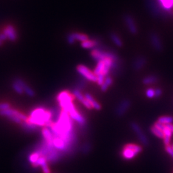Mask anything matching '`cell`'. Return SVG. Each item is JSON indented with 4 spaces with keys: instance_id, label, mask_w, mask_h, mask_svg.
<instances>
[{
    "instance_id": "6da1fadb",
    "label": "cell",
    "mask_w": 173,
    "mask_h": 173,
    "mask_svg": "<svg viewBox=\"0 0 173 173\" xmlns=\"http://www.w3.org/2000/svg\"><path fill=\"white\" fill-rule=\"evenodd\" d=\"M52 115L50 110H46L44 108H37L31 112L28 121L38 126H45L46 123L51 121Z\"/></svg>"
},
{
    "instance_id": "7a4b0ae2",
    "label": "cell",
    "mask_w": 173,
    "mask_h": 173,
    "mask_svg": "<svg viewBox=\"0 0 173 173\" xmlns=\"http://www.w3.org/2000/svg\"><path fill=\"white\" fill-rule=\"evenodd\" d=\"M74 98L72 94L67 90H63L59 92L57 96V100L59 103L60 106L61 107L63 111L67 112L68 114L76 110L72 103Z\"/></svg>"
},
{
    "instance_id": "3957f363",
    "label": "cell",
    "mask_w": 173,
    "mask_h": 173,
    "mask_svg": "<svg viewBox=\"0 0 173 173\" xmlns=\"http://www.w3.org/2000/svg\"><path fill=\"white\" fill-rule=\"evenodd\" d=\"M143 151L142 147L137 144H128L123 149L122 157L126 160H132Z\"/></svg>"
},
{
    "instance_id": "277c9868",
    "label": "cell",
    "mask_w": 173,
    "mask_h": 173,
    "mask_svg": "<svg viewBox=\"0 0 173 173\" xmlns=\"http://www.w3.org/2000/svg\"><path fill=\"white\" fill-rule=\"evenodd\" d=\"M130 127L132 128L133 132L137 135L138 140L141 142V144L144 146H148L149 143V139L146 135V134L144 133L143 130L142 129L140 125L138 123L132 121V122L130 123Z\"/></svg>"
},
{
    "instance_id": "5b68a950",
    "label": "cell",
    "mask_w": 173,
    "mask_h": 173,
    "mask_svg": "<svg viewBox=\"0 0 173 173\" xmlns=\"http://www.w3.org/2000/svg\"><path fill=\"white\" fill-rule=\"evenodd\" d=\"M76 71L78 72V74L86 80L92 82L97 81V76L94 74V72L90 71L87 67H86L84 65H78L76 67Z\"/></svg>"
},
{
    "instance_id": "8992f818",
    "label": "cell",
    "mask_w": 173,
    "mask_h": 173,
    "mask_svg": "<svg viewBox=\"0 0 173 173\" xmlns=\"http://www.w3.org/2000/svg\"><path fill=\"white\" fill-rule=\"evenodd\" d=\"M131 105L132 102L130 100H129L128 99H123L116 107V109L115 110V115L119 117V118L123 117L126 114V112L129 109Z\"/></svg>"
},
{
    "instance_id": "52a82bcc",
    "label": "cell",
    "mask_w": 173,
    "mask_h": 173,
    "mask_svg": "<svg viewBox=\"0 0 173 173\" xmlns=\"http://www.w3.org/2000/svg\"><path fill=\"white\" fill-rule=\"evenodd\" d=\"M72 94L73 95V96H74L77 100H78L82 105H83L85 108H86V109H92V105H90V103L87 101V99L85 98L84 95L81 93V90L75 88L72 90Z\"/></svg>"
},
{
    "instance_id": "ba28073f",
    "label": "cell",
    "mask_w": 173,
    "mask_h": 173,
    "mask_svg": "<svg viewBox=\"0 0 173 173\" xmlns=\"http://www.w3.org/2000/svg\"><path fill=\"white\" fill-rule=\"evenodd\" d=\"M0 115L3 116V117H6L7 118L9 116L15 115V116L18 117V118H20L22 121H26L28 120L27 116H26L24 114H23V113H21V112H19L18 110H15V109H9L8 110L0 111Z\"/></svg>"
},
{
    "instance_id": "9c48e42d",
    "label": "cell",
    "mask_w": 173,
    "mask_h": 173,
    "mask_svg": "<svg viewBox=\"0 0 173 173\" xmlns=\"http://www.w3.org/2000/svg\"><path fill=\"white\" fill-rule=\"evenodd\" d=\"M3 33L5 35L7 38L10 42H15L17 38V33L15 27L12 24H8L4 28Z\"/></svg>"
},
{
    "instance_id": "30bf717a",
    "label": "cell",
    "mask_w": 173,
    "mask_h": 173,
    "mask_svg": "<svg viewBox=\"0 0 173 173\" xmlns=\"http://www.w3.org/2000/svg\"><path fill=\"white\" fill-rule=\"evenodd\" d=\"M149 38L151 44L154 47V49L157 51H162L163 50V46L160 38L159 37L158 35L155 32L151 33L150 34Z\"/></svg>"
},
{
    "instance_id": "8fae6325",
    "label": "cell",
    "mask_w": 173,
    "mask_h": 173,
    "mask_svg": "<svg viewBox=\"0 0 173 173\" xmlns=\"http://www.w3.org/2000/svg\"><path fill=\"white\" fill-rule=\"evenodd\" d=\"M124 20L129 32L133 35H136L137 33V28L133 17L130 15L126 14L124 17Z\"/></svg>"
},
{
    "instance_id": "7c38bea8",
    "label": "cell",
    "mask_w": 173,
    "mask_h": 173,
    "mask_svg": "<svg viewBox=\"0 0 173 173\" xmlns=\"http://www.w3.org/2000/svg\"><path fill=\"white\" fill-rule=\"evenodd\" d=\"M71 117L72 120L75 121L78 124L81 126H85L86 124V119L84 117L80 114L77 110H75L74 112H71V114H69Z\"/></svg>"
},
{
    "instance_id": "4fadbf2b",
    "label": "cell",
    "mask_w": 173,
    "mask_h": 173,
    "mask_svg": "<svg viewBox=\"0 0 173 173\" xmlns=\"http://www.w3.org/2000/svg\"><path fill=\"white\" fill-rule=\"evenodd\" d=\"M100 45V41L98 39H88L81 43V46L84 49L93 50Z\"/></svg>"
},
{
    "instance_id": "5bb4252c",
    "label": "cell",
    "mask_w": 173,
    "mask_h": 173,
    "mask_svg": "<svg viewBox=\"0 0 173 173\" xmlns=\"http://www.w3.org/2000/svg\"><path fill=\"white\" fill-rule=\"evenodd\" d=\"M33 166L35 167L41 166L42 167V170L43 171V173H50V170L49 169L48 165H47L46 159L43 157H41L39 158H38L37 160V161L33 164Z\"/></svg>"
},
{
    "instance_id": "9a60e30c",
    "label": "cell",
    "mask_w": 173,
    "mask_h": 173,
    "mask_svg": "<svg viewBox=\"0 0 173 173\" xmlns=\"http://www.w3.org/2000/svg\"><path fill=\"white\" fill-rule=\"evenodd\" d=\"M42 134L44 137V139L47 144H53V135L52 134L50 128L44 127L42 129Z\"/></svg>"
},
{
    "instance_id": "2e32d148",
    "label": "cell",
    "mask_w": 173,
    "mask_h": 173,
    "mask_svg": "<svg viewBox=\"0 0 173 173\" xmlns=\"http://www.w3.org/2000/svg\"><path fill=\"white\" fill-rule=\"evenodd\" d=\"M147 64V60L143 57H137V58L133 62V67L135 71H140Z\"/></svg>"
},
{
    "instance_id": "e0dca14e",
    "label": "cell",
    "mask_w": 173,
    "mask_h": 173,
    "mask_svg": "<svg viewBox=\"0 0 173 173\" xmlns=\"http://www.w3.org/2000/svg\"><path fill=\"white\" fill-rule=\"evenodd\" d=\"M85 98L87 99V101L90 103L92 105V109L96 110H100L101 109V106L96 99H95L91 94L89 93H86L84 94Z\"/></svg>"
},
{
    "instance_id": "ac0fdd59",
    "label": "cell",
    "mask_w": 173,
    "mask_h": 173,
    "mask_svg": "<svg viewBox=\"0 0 173 173\" xmlns=\"http://www.w3.org/2000/svg\"><path fill=\"white\" fill-rule=\"evenodd\" d=\"M21 126H22V128L25 132L28 133L35 132V130H37L38 127L37 125L28 122V121H23V122L21 123Z\"/></svg>"
},
{
    "instance_id": "d6986e66",
    "label": "cell",
    "mask_w": 173,
    "mask_h": 173,
    "mask_svg": "<svg viewBox=\"0 0 173 173\" xmlns=\"http://www.w3.org/2000/svg\"><path fill=\"white\" fill-rule=\"evenodd\" d=\"M113 84V79L110 76H106L105 81H104L103 84L101 85V90L102 92H106L110 87V86Z\"/></svg>"
},
{
    "instance_id": "ffe728a7",
    "label": "cell",
    "mask_w": 173,
    "mask_h": 173,
    "mask_svg": "<svg viewBox=\"0 0 173 173\" xmlns=\"http://www.w3.org/2000/svg\"><path fill=\"white\" fill-rule=\"evenodd\" d=\"M165 10L170 11L173 8V0H158Z\"/></svg>"
},
{
    "instance_id": "44dd1931",
    "label": "cell",
    "mask_w": 173,
    "mask_h": 173,
    "mask_svg": "<svg viewBox=\"0 0 173 173\" xmlns=\"http://www.w3.org/2000/svg\"><path fill=\"white\" fill-rule=\"evenodd\" d=\"M158 80V78L156 75H150L145 77L142 80V83L144 85H151L157 83Z\"/></svg>"
},
{
    "instance_id": "7402d4cb",
    "label": "cell",
    "mask_w": 173,
    "mask_h": 173,
    "mask_svg": "<svg viewBox=\"0 0 173 173\" xmlns=\"http://www.w3.org/2000/svg\"><path fill=\"white\" fill-rule=\"evenodd\" d=\"M110 38L113 42L114 44L119 47H121L123 46V42L121 41L120 37L116 33L112 32L110 33Z\"/></svg>"
},
{
    "instance_id": "603a6c76",
    "label": "cell",
    "mask_w": 173,
    "mask_h": 173,
    "mask_svg": "<svg viewBox=\"0 0 173 173\" xmlns=\"http://www.w3.org/2000/svg\"><path fill=\"white\" fill-rule=\"evenodd\" d=\"M73 37L75 39V41H78L83 42L86 40L89 39V38L87 35L85 34L81 33H78V32H72L71 33Z\"/></svg>"
},
{
    "instance_id": "cb8c5ba5",
    "label": "cell",
    "mask_w": 173,
    "mask_h": 173,
    "mask_svg": "<svg viewBox=\"0 0 173 173\" xmlns=\"http://www.w3.org/2000/svg\"><path fill=\"white\" fill-rule=\"evenodd\" d=\"M157 121L158 123L164 125L172 124L173 122V118L171 116H162L160 117Z\"/></svg>"
},
{
    "instance_id": "d4e9b609",
    "label": "cell",
    "mask_w": 173,
    "mask_h": 173,
    "mask_svg": "<svg viewBox=\"0 0 173 173\" xmlns=\"http://www.w3.org/2000/svg\"><path fill=\"white\" fill-rule=\"evenodd\" d=\"M150 131L153 134V135H155V136H157V137L160 138H162V139H163L164 137H165L164 136L163 132L161 130H160V129H158L157 128H156L154 125L150 128Z\"/></svg>"
},
{
    "instance_id": "484cf974",
    "label": "cell",
    "mask_w": 173,
    "mask_h": 173,
    "mask_svg": "<svg viewBox=\"0 0 173 173\" xmlns=\"http://www.w3.org/2000/svg\"><path fill=\"white\" fill-rule=\"evenodd\" d=\"M91 149H92V145L89 142H85V143L82 145L81 148V153L84 155L89 153L90 151H91Z\"/></svg>"
},
{
    "instance_id": "4316f807",
    "label": "cell",
    "mask_w": 173,
    "mask_h": 173,
    "mask_svg": "<svg viewBox=\"0 0 173 173\" xmlns=\"http://www.w3.org/2000/svg\"><path fill=\"white\" fill-rule=\"evenodd\" d=\"M103 68H104V63L103 61L97 62V65L96 67H95L94 70V73L96 76L102 74V72L103 71Z\"/></svg>"
},
{
    "instance_id": "83f0119b",
    "label": "cell",
    "mask_w": 173,
    "mask_h": 173,
    "mask_svg": "<svg viewBox=\"0 0 173 173\" xmlns=\"http://www.w3.org/2000/svg\"><path fill=\"white\" fill-rule=\"evenodd\" d=\"M12 87L13 90L18 94H23L24 93L23 89L14 81H13V82L12 83Z\"/></svg>"
},
{
    "instance_id": "f1b7e54d",
    "label": "cell",
    "mask_w": 173,
    "mask_h": 173,
    "mask_svg": "<svg viewBox=\"0 0 173 173\" xmlns=\"http://www.w3.org/2000/svg\"><path fill=\"white\" fill-rule=\"evenodd\" d=\"M86 85V80L84 79L83 78L82 79H81L79 81H77V83H76V86H75V88L80 90H81L84 88H85V86Z\"/></svg>"
},
{
    "instance_id": "f546056e",
    "label": "cell",
    "mask_w": 173,
    "mask_h": 173,
    "mask_svg": "<svg viewBox=\"0 0 173 173\" xmlns=\"http://www.w3.org/2000/svg\"><path fill=\"white\" fill-rule=\"evenodd\" d=\"M23 90H24V92L26 94H27V96H28L30 97L33 98V97H34L35 96V92L33 89H32L28 85H27V86H26V87Z\"/></svg>"
},
{
    "instance_id": "4dcf8cb0",
    "label": "cell",
    "mask_w": 173,
    "mask_h": 173,
    "mask_svg": "<svg viewBox=\"0 0 173 173\" xmlns=\"http://www.w3.org/2000/svg\"><path fill=\"white\" fill-rule=\"evenodd\" d=\"M40 157H41V156L37 152H35L30 156L29 161L30 163L32 164V165H33V164L37 161V160Z\"/></svg>"
},
{
    "instance_id": "1f68e13d",
    "label": "cell",
    "mask_w": 173,
    "mask_h": 173,
    "mask_svg": "<svg viewBox=\"0 0 173 173\" xmlns=\"http://www.w3.org/2000/svg\"><path fill=\"white\" fill-rule=\"evenodd\" d=\"M146 95L148 98H155V89L152 88H149L146 90Z\"/></svg>"
},
{
    "instance_id": "d6a6232c",
    "label": "cell",
    "mask_w": 173,
    "mask_h": 173,
    "mask_svg": "<svg viewBox=\"0 0 173 173\" xmlns=\"http://www.w3.org/2000/svg\"><path fill=\"white\" fill-rule=\"evenodd\" d=\"M7 118L8 119H10L11 121H12V122H14V123H17V124H21V123L23 122V121H21V119L20 118H19L18 117L15 116V115L9 116V117H8Z\"/></svg>"
},
{
    "instance_id": "836d02e7",
    "label": "cell",
    "mask_w": 173,
    "mask_h": 173,
    "mask_svg": "<svg viewBox=\"0 0 173 173\" xmlns=\"http://www.w3.org/2000/svg\"><path fill=\"white\" fill-rule=\"evenodd\" d=\"M105 78H106V76H104L103 74H100V75H98L97 76V81H96V83L98 84V85L99 86H101L103 84L104 81H105Z\"/></svg>"
},
{
    "instance_id": "e575fe53",
    "label": "cell",
    "mask_w": 173,
    "mask_h": 173,
    "mask_svg": "<svg viewBox=\"0 0 173 173\" xmlns=\"http://www.w3.org/2000/svg\"><path fill=\"white\" fill-rule=\"evenodd\" d=\"M10 104L8 103H0V111L10 109Z\"/></svg>"
},
{
    "instance_id": "d590c367",
    "label": "cell",
    "mask_w": 173,
    "mask_h": 173,
    "mask_svg": "<svg viewBox=\"0 0 173 173\" xmlns=\"http://www.w3.org/2000/svg\"><path fill=\"white\" fill-rule=\"evenodd\" d=\"M66 39H67V42L68 44H70V45L74 44L75 43V42H76V41H75V39L74 38V37H73V36H72V35L71 33L68 34V35L67 36V38H66Z\"/></svg>"
},
{
    "instance_id": "8d00e7d4",
    "label": "cell",
    "mask_w": 173,
    "mask_h": 173,
    "mask_svg": "<svg viewBox=\"0 0 173 173\" xmlns=\"http://www.w3.org/2000/svg\"><path fill=\"white\" fill-rule=\"evenodd\" d=\"M154 126L156 127V128H157L158 129H159L160 130H161L162 132H163L164 130V129L166 128V125H164V124H162L161 123H158V121L157 123H155V124H154Z\"/></svg>"
},
{
    "instance_id": "74e56055",
    "label": "cell",
    "mask_w": 173,
    "mask_h": 173,
    "mask_svg": "<svg viewBox=\"0 0 173 173\" xmlns=\"http://www.w3.org/2000/svg\"><path fill=\"white\" fill-rule=\"evenodd\" d=\"M166 151L169 155L171 156L172 158H173V150L172 149L171 146H170V145L166 146Z\"/></svg>"
},
{
    "instance_id": "f35d334b",
    "label": "cell",
    "mask_w": 173,
    "mask_h": 173,
    "mask_svg": "<svg viewBox=\"0 0 173 173\" xmlns=\"http://www.w3.org/2000/svg\"><path fill=\"white\" fill-rule=\"evenodd\" d=\"M162 94V90L160 89H157L155 90V98H158L160 97Z\"/></svg>"
},
{
    "instance_id": "ab89813d",
    "label": "cell",
    "mask_w": 173,
    "mask_h": 173,
    "mask_svg": "<svg viewBox=\"0 0 173 173\" xmlns=\"http://www.w3.org/2000/svg\"><path fill=\"white\" fill-rule=\"evenodd\" d=\"M163 132L164 133V136H167V137H172V133L166 126V128L164 129V130Z\"/></svg>"
},
{
    "instance_id": "60d3db41",
    "label": "cell",
    "mask_w": 173,
    "mask_h": 173,
    "mask_svg": "<svg viewBox=\"0 0 173 173\" xmlns=\"http://www.w3.org/2000/svg\"><path fill=\"white\" fill-rule=\"evenodd\" d=\"M171 138V137H167V136H165V137H164V138H163V142H164V144H165V146L170 145Z\"/></svg>"
},
{
    "instance_id": "b9f144b4",
    "label": "cell",
    "mask_w": 173,
    "mask_h": 173,
    "mask_svg": "<svg viewBox=\"0 0 173 173\" xmlns=\"http://www.w3.org/2000/svg\"><path fill=\"white\" fill-rule=\"evenodd\" d=\"M7 37L5 34H4L3 32L0 33V41H2L3 42L5 41V40H7Z\"/></svg>"
},
{
    "instance_id": "7bdbcfd3",
    "label": "cell",
    "mask_w": 173,
    "mask_h": 173,
    "mask_svg": "<svg viewBox=\"0 0 173 173\" xmlns=\"http://www.w3.org/2000/svg\"><path fill=\"white\" fill-rule=\"evenodd\" d=\"M166 126L169 129V130L173 133V124H166Z\"/></svg>"
},
{
    "instance_id": "ee69618b",
    "label": "cell",
    "mask_w": 173,
    "mask_h": 173,
    "mask_svg": "<svg viewBox=\"0 0 173 173\" xmlns=\"http://www.w3.org/2000/svg\"><path fill=\"white\" fill-rule=\"evenodd\" d=\"M3 44V42L0 41V46H1Z\"/></svg>"
},
{
    "instance_id": "f6af8a7d",
    "label": "cell",
    "mask_w": 173,
    "mask_h": 173,
    "mask_svg": "<svg viewBox=\"0 0 173 173\" xmlns=\"http://www.w3.org/2000/svg\"><path fill=\"white\" fill-rule=\"evenodd\" d=\"M171 147H172V150H173V145H172Z\"/></svg>"
}]
</instances>
